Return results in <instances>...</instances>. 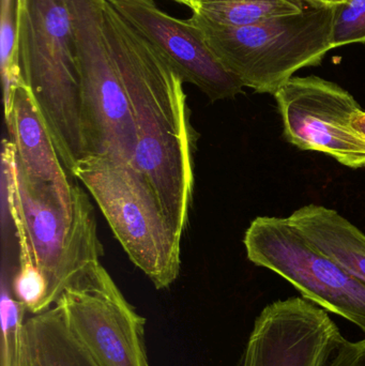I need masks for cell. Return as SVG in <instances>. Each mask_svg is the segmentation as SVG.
<instances>
[{"label": "cell", "mask_w": 365, "mask_h": 366, "mask_svg": "<svg viewBox=\"0 0 365 366\" xmlns=\"http://www.w3.org/2000/svg\"><path fill=\"white\" fill-rule=\"evenodd\" d=\"M103 29L136 129L133 164L150 183L167 219L182 236L194 185L184 81L169 60L107 0L103 6Z\"/></svg>", "instance_id": "cell-1"}, {"label": "cell", "mask_w": 365, "mask_h": 366, "mask_svg": "<svg viewBox=\"0 0 365 366\" xmlns=\"http://www.w3.org/2000/svg\"><path fill=\"white\" fill-rule=\"evenodd\" d=\"M17 55L66 171L86 156L74 26L66 0H19Z\"/></svg>", "instance_id": "cell-2"}, {"label": "cell", "mask_w": 365, "mask_h": 366, "mask_svg": "<svg viewBox=\"0 0 365 366\" xmlns=\"http://www.w3.org/2000/svg\"><path fill=\"white\" fill-rule=\"evenodd\" d=\"M336 8L306 6L248 26L211 23L193 13L190 21L219 61L244 87L274 94L298 71L319 66L332 46Z\"/></svg>", "instance_id": "cell-3"}, {"label": "cell", "mask_w": 365, "mask_h": 366, "mask_svg": "<svg viewBox=\"0 0 365 366\" xmlns=\"http://www.w3.org/2000/svg\"><path fill=\"white\" fill-rule=\"evenodd\" d=\"M72 177L91 194L131 262L156 290L169 288L180 274L182 236L145 176L132 163L85 156Z\"/></svg>", "instance_id": "cell-4"}, {"label": "cell", "mask_w": 365, "mask_h": 366, "mask_svg": "<svg viewBox=\"0 0 365 366\" xmlns=\"http://www.w3.org/2000/svg\"><path fill=\"white\" fill-rule=\"evenodd\" d=\"M2 148L10 158L15 200L34 260L46 281L49 309L86 269L100 262L103 247L94 206L83 187L73 182V212L69 213L54 187L24 174L12 141L4 139Z\"/></svg>", "instance_id": "cell-5"}, {"label": "cell", "mask_w": 365, "mask_h": 366, "mask_svg": "<svg viewBox=\"0 0 365 366\" xmlns=\"http://www.w3.org/2000/svg\"><path fill=\"white\" fill-rule=\"evenodd\" d=\"M105 0H66L76 38L86 156L134 162L137 134L130 102L103 29Z\"/></svg>", "instance_id": "cell-6"}, {"label": "cell", "mask_w": 365, "mask_h": 366, "mask_svg": "<svg viewBox=\"0 0 365 366\" xmlns=\"http://www.w3.org/2000/svg\"><path fill=\"white\" fill-rule=\"evenodd\" d=\"M244 243L251 262L274 271L302 298L349 320L365 335V283L321 253L289 217H256Z\"/></svg>", "instance_id": "cell-7"}, {"label": "cell", "mask_w": 365, "mask_h": 366, "mask_svg": "<svg viewBox=\"0 0 365 366\" xmlns=\"http://www.w3.org/2000/svg\"><path fill=\"white\" fill-rule=\"evenodd\" d=\"M55 305L99 365L149 366L146 320L124 298L101 262L86 269Z\"/></svg>", "instance_id": "cell-8"}, {"label": "cell", "mask_w": 365, "mask_h": 366, "mask_svg": "<svg viewBox=\"0 0 365 366\" xmlns=\"http://www.w3.org/2000/svg\"><path fill=\"white\" fill-rule=\"evenodd\" d=\"M274 96L289 143L351 169L365 167V139L351 122L361 107L347 90L314 75L294 76Z\"/></svg>", "instance_id": "cell-9"}, {"label": "cell", "mask_w": 365, "mask_h": 366, "mask_svg": "<svg viewBox=\"0 0 365 366\" xmlns=\"http://www.w3.org/2000/svg\"><path fill=\"white\" fill-rule=\"evenodd\" d=\"M343 339L314 303L298 297L276 301L255 320L239 366H324Z\"/></svg>", "instance_id": "cell-10"}, {"label": "cell", "mask_w": 365, "mask_h": 366, "mask_svg": "<svg viewBox=\"0 0 365 366\" xmlns=\"http://www.w3.org/2000/svg\"><path fill=\"white\" fill-rule=\"evenodd\" d=\"M174 66L184 83L196 86L212 102L234 99L244 92L206 44L190 19L171 16L154 0H107Z\"/></svg>", "instance_id": "cell-11"}, {"label": "cell", "mask_w": 365, "mask_h": 366, "mask_svg": "<svg viewBox=\"0 0 365 366\" xmlns=\"http://www.w3.org/2000/svg\"><path fill=\"white\" fill-rule=\"evenodd\" d=\"M6 124L21 171L30 179L54 187L64 209L72 213L73 182L69 180L68 172L62 165L44 119L26 84L15 90Z\"/></svg>", "instance_id": "cell-12"}, {"label": "cell", "mask_w": 365, "mask_h": 366, "mask_svg": "<svg viewBox=\"0 0 365 366\" xmlns=\"http://www.w3.org/2000/svg\"><path fill=\"white\" fill-rule=\"evenodd\" d=\"M15 366H100L55 305L24 322Z\"/></svg>", "instance_id": "cell-13"}, {"label": "cell", "mask_w": 365, "mask_h": 366, "mask_svg": "<svg viewBox=\"0 0 365 366\" xmlns=\"http://www.w3.org/2000/svg\"><path fill=\"white\" fill-rule=\"evenodd\" d=\"M289 221L321 253L365 283V234L334 209L308 204Z\"/></svg>", "instance_id": "cell-14"}, {"label": "cell", "mask_w": 365, "mask_h": 366, "mask_svg": "<svg viewBox=\"0 0 365 366\" xmlns=\"http://www.w3.org/2000/svg\"><path fill=\"white\" fill-rule=\"evenodd\" d=\"M306 8L301 0H191V10L211 23L231 27L252 25Z\"/></svg>", "instance_id": "cell-15"}, {"label": "cell", "mask_w": 365, "mask_h": 366, "mask_svg": "<svg viewBox=\"0 0 365 366\" xmlns=\"http://www.w3.org/2000/svg\"><path fill=\"white\" fill-rule=\"evenodd\" d=\"M17 4L19 0H1L0 43L4 119L10 115L15 90L19 86L26 84L17 55Z\"/></svg>", "instance_id": "cell-16"}, {"label": "cell", "mask_w": 365, "mask_h": 366, "mask_svg": "<svg viewBox=\"0 0 365 366\" xmlns=\"http://www.w3.org/2000/svg\"><path fill=\"white\" fill-rule=\"evenodd\" d=\"M26 310L13 296L6 271L1 274L2 366L16 365Z\"/></svg>", "instance_id": "cell-17"}, {"label": "cell", "mask_w": 365, "mask_h": 366, "mask_svg": "<svg viewBox=\"0 0 365 366\" xmlns=\"http://www.w3.org/2000/svg\"><path fill=\"white\" fill-rule=\"evenodd\" d=\"M331 41L334 49L365 43V0H344L336 6Z\"/></svg>", "instance_id": "cell-18"}, {"label": "cell", "mask_w": 365, "mask_h": 366, "mask_svg": "<svg viewBox=\"0 0 365 366\" xmlns=\"http://www.w3.org/2000/svg\"><path fill=\"white\" fill-rule=\"evenodd\" d=\"M324 366H365V341L343 339Z\"/></svg>", "instance_id": "cell-19"}, {"label": "cell", "mask_w": 365, "mask_h": 366, "mask_svg": "<svg viewBox=\"0 0 365 366\" xmlns=\"http://www.w3.org/2000/svg\"><path fill=\"white\" fill-rule=\"evenodd\" d=\"M351 127L365 139V112L362 111V109L356 112L351 116Z\"/></svg>", "instance_id": "cell-20"}, {"label": "cell", "mask_w": 365, "mask_h": 366, "mask_svg": "<svg viewBox=\"0 0 365 366\" xmlns=\"http://www.w3.org/2000/svg\"><path fill=\"white\" fill-rule=\"evenodd\" d=\"M306 6H313V8H336L344 0H301Z\"/></svg>", "instance_id": "cell-21"}, {"label": "cell", "mask_w": 365, "mask_h": 366, "mask_svg": "<svg viewBox=\"0 0 365 366\" xmlns=\"http://www.w3.org/2000/svg\"><path fill=\"white\" fill-rule=\"evenodd\" d=\"M174 1L178 2V4H184V6L191 8V0H174Z\"/></svg>", "instance_id": "cell-22"}]
</instances>
